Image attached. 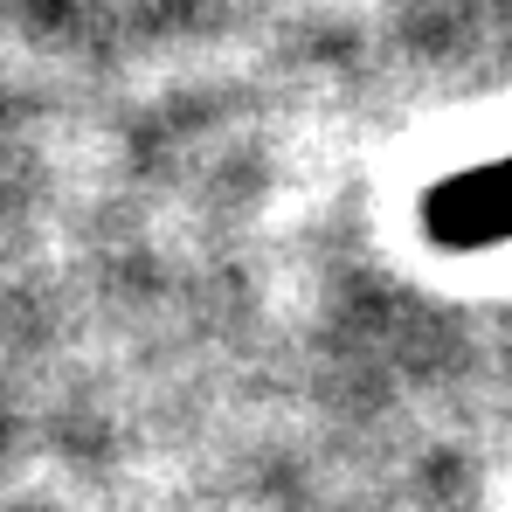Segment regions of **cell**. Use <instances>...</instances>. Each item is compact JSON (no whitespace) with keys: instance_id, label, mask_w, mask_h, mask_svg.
Segmentation results:
<instances>
[{"instance_id":"cell-1","label":"cell","mask_w":512,"mask_h":512,"mask_svg":"<svg viewBox=\"0 0 512 512\" xmlns=\"http://www.w3.org/2000/svg\"><path fill=\"white\" fill-rule=\"evenodd\" d=\"M416 222H423V243L443 256L512 250V146L450 167L416 201Z\"/></svg>"}]
</instances>
